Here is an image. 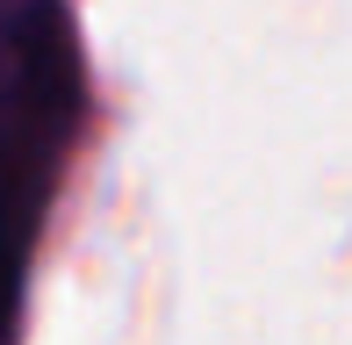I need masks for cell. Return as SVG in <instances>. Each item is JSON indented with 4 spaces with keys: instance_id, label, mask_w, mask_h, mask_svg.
Returning a JSON list of instances; mask_svg holds the SVG:
<instances>
[{
    "instance_id": "1",
    "label": "cell",
    "mask_w": 352,
    "mask_h": 345,
    "mask_svg": "<svg viewBox=\"0 0 352 345\" xmlns=\"http://www.w3.org/2000/svg\"><path fill=\"white\" fill-rule=\"evenodd\" d=\"M79 130V43L58 0H0V345L14 338L29 238Z\"/></svg>"
}]
</instances>
